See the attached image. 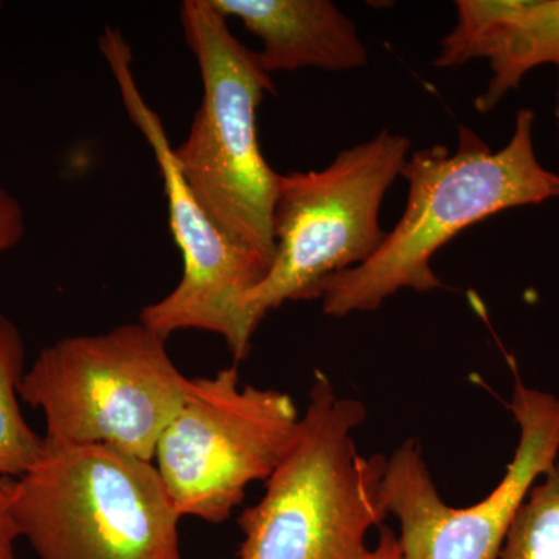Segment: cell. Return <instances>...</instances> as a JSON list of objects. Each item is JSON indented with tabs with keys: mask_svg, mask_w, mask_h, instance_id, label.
<instances>
[{
	"mask_svg": "<svg viewBox=\"0 0 559 559\" xmlns=\"http://www.w3.org/2000/svg\"><path fill=\"white\" fill-rule=\"evenodd\" d=\"M24 235V207L13 193L0 187V255L20 245Z\"/></svg>",
	"mask_w": 559,
	"mask_h": 559,
	"instance_id": "5bb4252c",
	"label": "cell"
},
{
	"mask_svg": "<svg viewBox=\"0 0 559 559\" xmlns=\"http://www.w3.org/2000/svg\"><path fill=\"white\" fill-rule=\"evenodd\" d=\"M364 559H401V550L396 533L389 525L378 528V540L370 547Z\"/></svg>",
	"mask_w": 559,
	"mask_h": 559,
	"instance_id": "2e32d148",
	"label": "cell"
},
{
	"mask_svg": "<svg viewBox=\"0 0 559 559\" xmlns=\"http://www.w3.org/2000/svg\"><path fill=\"white\" fill-rule=\"evenodd\" d=\"M510 411L520 426L513 460L498 487L473 506L455 509L441 499L414 439L385 460L381 500L399 521L401 559H499L530 488L559 460V396L516 377Z\"/></svg>",
	"mask_w": 559,
	"mask_h": 559,
	"instance_id": "9c48e42d",
	"label": "cell"
},
{
	"mask_svg": "<svg viewBox=\"0 0 559 559\" xmlns=\"http://www.w3.org/2000/svg\"><path fill=\"white\" fill-rule=\"evenodd\" d=\"M180 24L200 66L202 102L173 157L210 219L271 266L280 175L261 153L257 109L275 94L274 81L210 0H186Z\"/></svg>",
	"mask_w": 559,
	"mask_h": 559,
	"instance_id": "3957f363",
	"label": "cell"
},
{
	"mask_svg": "<svg viewBox=\"0 0 559 559\" xmlns=\"http://www.w3.org/2000/svg\"><path fill=\"white\" fill-rule=\"evenodd\" d=\"M499 559H559V460L530 488Z\"/></svg>",
	"mask_w": 559,
	"mask_h": 559,
	"instance_id": "4fadbf2b",
	"label": "cell"
},
{
	"mask_svg": "<svg viewBox=\"0 0 559 559\" xmlns=\"http://www.w3.org/2000/svg\"><path fill=\"white\" fill-rule=\"evenodd\" d=\"M227 20H238L263 44L270 75L301 69L345 72L366 68L369 51L355 22L330 0H210Z\"/></svg>",
	"mask_w": 559,
	"mask_h": 559,
	"instance_id": "8fae6325",
	"label": "cell"
},
{
	"mask_svg": "<svg viewBox=\"0 0 559 559\" xmlns=\"http://www.w3.org/2000/svg\"><path fill=\"white\" fill-rule=\"evenodd\" d=\"M2 5H3V3H2V2H0V10H2Z\"/></svg>",
	"mask_w": 559,
	"mask_h": 559,
	"instance_id": "e0dca14e",
	"label": "cell"
},
{
	"mask_svg": "<svg viewBox=\"0 0 559 559\" xmlns=\"http://www.w3.org/2000/svg\"><path fill=\"white\" fill-rule=\"evenodd\" d=\"M411 145L406 135L382 130L323 170L280 175L274 259L242 304L253 333L271 311L286 301L320 299L331 277L377 253L388 235L380 226L382 201Z\"/></svg>",
	"mask_w": 559,
	"mask_h": 559,
	"instance_id": "8992f818",
	"label": "cell"
},
{
	"mask_svg": "<svg viewBox=\"0 0 559 559\" xmlns=\"http://www.w3.org/2000/svg\"><path fill=\"white\" fill-rule=\"evenodd\" d=\"M367 417L316 371L307 409L259 502L238 518V559H364L370 530L388 516L384 455H362L355 430Z\"/></svg>",
	"mask_w": 559,
	"mask_h": 559,
	"instance_id": "7a4b0ae2",
	"label": "cell"
},
{
	"mask_svg": "<svg viewBox=\"0 0 559 559\" xmlns=\"http://www.w3.org/2000/svg\"><path fill=\"white\" fill-rule=\"evenodd\" d=\"M13 479L0 477V559H17L14 546L21 532L13 513Z\"/></svg>",
	"mask_w": 559,
	"mask_h": 559,
	"instance_id": "9a60e30c",
	"label": "cell"
},
{
	"mask_svg": "<svg viewBox=\"0 0 559 559\" xmlns=\"http://www.w3.org/2000/svg\"><path fill=\"white\" fill-rule=\"evenodd\" d=\"M128 117L153 150L157 162L173 238L182 255V277L170 294L146 305L140 322L168 341L176 331L200 330L226 341L234 359L248 358L253 331L242 304L270 271V263L252 250L230 241L201 207L173 157L164 121L145 98L132 72L130 44L117 28L98 40Z\"/></svg>",
	"mask_w": 559,
	"mask_h": 559,
	"instance_id": "ba28073f",
	"label": "cell"
},
{
	"mask_svg": "<svg viewBox=\"0 0 559 559\" xmlns=\"http://www.w3.org/2000/svg\"><path fill=\"white\" fill-rule=\"evenodd\" d=\"M25 344L16 323L0 311V477L17 480L38 463L44 437L25 421L20 385Z\"/></svg>",
	"mask_w": 559,
	"mask_h": 559,
	"instance_id": "7c38bea8",
	"label": "cell"
},
{
	"mask_svg": "<svg viewBox=\"0 0 559 559\" xmlns=\"http://www.w3.org/2000/svg\"><path fill=\"white\" fill-rule=\"evenodd\" d=\"M455 9L457 21L441 40L437 68L488 60L492 76L476 109L489 112L530 70L555 66L559 127V0H460Z\"/></svg>",
	"mask_w": 559,
	"mask_h": 559,
	"instance_id": "30bf717a",
	"label": "cell"
},
{
	"mask_svg": "<svg viewBox=\"0 0 559 559\" xmlns=\"http://www.w3.org/2000/svg\"><path fill=\"white\" fill-rule=\"evenodd\" d=\"M533 124V110L521 109L509 143L496 153L462 127L455 151L433 145L412 154L401 171L409 183L403 216L370 260L325 283L322 311L345 318L378 310L401 289L441 288L430 260L460 231L503 210L558 198L559 175L538 160Z\"/></svg>",
	"mask_w": 559,
	"mask_h": 559,
	"instance_id": "6da1fadb",
	"label": "cell"
},
{
	"mask_svg": "<svg viewBox=\"0 0 559 559\" xmlns=\"http://www.w3.org/2000/svg\"><path fill=\"white\" fill-rule=\"evenodd\" d=\"M300 417L288 393L242 385L237 367L189 378L153 460L180 518L229 520L285 457Z\"/></svg>",
	"mask_w": 559,
	"mask_h": 559,
	"instance_id": "52a82bcc",
	"label": "cell"
},
{
	"mask_svg": "<svg viewBox=\"0 0 559 559\" xmlns=\"http://www.w3.org/2000/svg\"><path fill=\"white\" fill-rule=\"evenodd\" d=\"M187 381L167 340L139 320L47 345L25 371L20 396L43 412L50 443L100 444L153 462Z\"/></svg>",
	"mask_w": 559,
	"mask_h": 559,
	"instance_id": "5b68a950",
	"label": "cell"
},
{
	"mask_svg": "<svg viewBox=\"0 0 559 559\" xmlns=\"http://www.w3.org/2000/svg\"><path fill=\"white\" fill-rule=\"evenodd\" d=\"M13 513L39 559H182L180 514L156 466L114 448L44 439L14 480Z\"/></svg>",
	"mask_w": 559,
	"mask_h": 559,
	"instance_id": "277c9868",
	"label": "cell"
}]
</instances>
